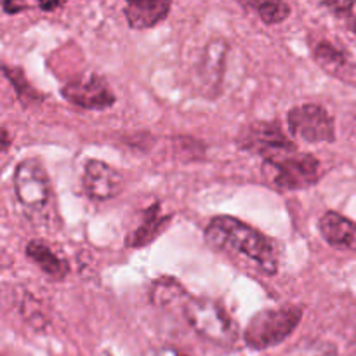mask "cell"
<instances>
[{"mask_svg":"<svg viewBox=\"0 0 356 356\" xmlns=\"http://www.w3.org/2000/svg\"><path fill=\"white\" fill-rule=\"evenodd\" d=\"M209 247L221 252H235L247 257L263 273H278V250L273 240L256 228L232 216H216L204 232Z\"/></svg>","mask_w":356,"mask_h":356,"instance_id":"1","label":"cell"},{"mask_svg":"<svg viewBox=\"0 0 356 356\" xmlns=\"http://www.w3.org/2000/svg\"><path fill=\"white\" fill-rule=\"evenodd\" d=\"M181 312L188 325L200 337L218 346H235L238 339V327L219 302L207 298L188 296L181 306Z\"/></svg>","mask_w":356,"mask_h":356,"instance_id":"2","label":"cell"},{"mask_svg":"<svg viewBox=\"0 0 356 356\" xmlns=\"http://www.w3.org/2000/svg\"><path fill=\"white\" fill-rule=\"evenodd\" d=\"M301 320V306L263 309L250 318L243 332V341L252 350H268V348L278 346L292 336Z\"/></svg>","mask_w":356,"mask_h":356,"instance_id":"3","label":"cell"},{"mask_svg":"<svg viewBox=\"0 0 356 356\" xmlns=\"http://www.w3.org/2000/svg\"><path fill=\"white\" fill-rule=\"evenodd\" d=\"M263 174L275 188L285 191L305 190L318 183L320 162L298 148L263 160Z\"/></svg>","mask_w":356,"mask_h":356,"instance_id":"4","label":"cell"},{"mask_svg":"<svg viewBox=\"0 0 356 356\" xmlns=\"http://www.w3.org/2000/svg\"><path fill=\"white\" fill-rule=\"evenodd\" d=\"M13 184L17 202L24 209L40 211L51 200V179L45 167L37 159H24L17 163Z\"/></svg>","mask_w":356,"mask_h":356,"instance_id":"5","label":"cell"},{"mask_svg":"<svg viewBox=\"0 0 356 356\" xmlns=\"http://www.w3.org/2000/svg\"><path fill=\"white\" fill-rule=\"evenodd\" d=\"M287 122L294 138L308 143L336 141V122L322 104L305 103L291 108Z\"/></svg>","mask_w":356,"mask_h":356,"instance_id":"6","label":"cell"},{"mask_svg":"<svg viewBox=\"0 0 356 356\" xmlns=\"http://www.w3.org/2000/svg\"><path fill=\"white\" fill-rule=\"evenodd\" d=\"M236 143L242 149L263 156V160L273 159V156L298 148L284 134L280 125L275 124V122H254V124H249L240 132Z\"/></svg>","mask_w":356,"mask_h":356,"instance_id":"7","label":"cell"},{"mask_svg":"<svg viewBox=\"0 0 356 356\" xmlns=\"http://www.w3.org/2000/svg\"><path fill=\"white\" fill-rule=\"evenodd\" d=\"M61 94L68 103L83 110H106L117 101L108 83L96 75L70 80L63 86Z\"/></svg>","mask_w":356,"mask_h":356,"instance_id":"8","label":"cell"},{"mask_svg":"<svg viewBox=\"0 0 356 356\" xmlns=\"http://www.w3.org/2000/svg\"><path fill=\"white\" fill-rule=\"evenodd\" d=\"M82 186L87 197L96 202H106L118 197L125 186V179L115 167L101 160H87L83 167Z\"/></svg>","mask_w":356,"mask_h":356,"instance_id":"9","label":"cell"},{"mask_svg":"<svg viewBox=\"0 0 356 356\" xmlns=\"http://www.w3.org/2000/svg\"><path fill=\"white\" fill-rule=\"evenodd\" d=\"M228 49V42L222 38H214L205 45L200 61L197 65V82L204 96L216 97L219 94L222 76H225Z\"/></svg>","mask_w":356,"mask_h":356,"instance_id":"10","label":"cell"},{"mask_svg":"<svg viewBox=\"0 0 356 356\" xmlns=\"http://www.w3.org/2000/svg\"><path fill=\"white\" fill-rule=\"evenodd\" d=\"M318 228L330 247L356 252V222L339 212L327 211L320 218Z\"/></svg>","mask_w":356,"mask_h":356,"instance_id":"11","label":"cell"},{"mask_svg":"<svg viewBox=\"0 0 356 356\" xmlns=\"http://www.w3.org/2000/svg\"><path fill=\"white\" fill-rule=\"evenodd\" d=\"M132 30H148L162 23L170 13L169 2H129L124 9Z\"/></svg>","mask_w":356,"mask_h":356,"instance_id":"12","label":"cell"},{"mask_svg":"<svg viewBox=\"0 0 356 356\" xmlns=\"http://www.w3.org/2000/svg\"><path fill=\"white\" fill-rule=\"evenodd\" d=\"M26 256L37 264L42 270V273L47 275L51 280H65L70 273V268L66 264L65 259L58 256L51 247L47 245L42 240H31L26 243V249H24Z\"/></svg>","mask_w":356,"mask_h":356,"instance_id":"13","label":"cell"},{"mask_svg":"<svg viewBox=\"0 0 356 356\" xmlns=\"http://www.w3.org/2000/svg\"><path fill=\"white\" fill-rule=\"evenodd\" d=\"M169 216H163L160 211V204H153L152 207L146 209L141 214V222L138 225V228L129 235L127 238V247H145L148 243H152L156 236L160 235L165 225L169 222Z\"/></svg>","mask_w":356,"mask_h":356,"instance_id":"14","label":"cell"},{"mask_svg":"<svg viewBox=\"0 0 356 356\" xmlns=\"http://www.w3.org/2000/svg\"><path fill=\"white\" fill-rule=\"evenodd\" d=\"M315 54L316 63H318L322 68H325L330 73H339L343 70H346L350 66V58H348V52L343 51L341 47H337L336 44L329 40H322L315 45Z\"/></svg>","mask_w":356,"mask_h":356,"instance_id":"15","label":"cell"},{"mask_svg":"<svg viewBox=\"0 0 356 356\" xmlns=\"http://www.w3.org/2000/svg\"><path fill=\"white\" fill-rule=\"evenodd\" d=\"M186 298V291L170 277L160 278L152 285V301L162 308H172L176 305L181 308Z\"/></svg>","mask_w":356,"mask_h":356,"instance_id":"16","label":"cell"},{"mask_svg":"<svg viewBox=\"0 0 356 356\" xmlns=\"http://www.w3.org/2000/svg\"><path fill=\"white\" fill-rule=\"evenodd\" d=\"M247 6L254 7L266 24L284 23L291 16V6L287 2H249Z\"/></svg>","mask_w":356,"mask_h":356,"instance_id":"17","label":"cell"},{"mask_svg":"<svg viewBox=\"0 0 356 356\" xmlns=\"http://www.w3.org/2000/svg\"><path fill=\"white\" fill-rule=\"evenodd\" d=\"M3 75H6V79L10 80V86L16 89L21 103L30 104L31 101H40V94L24 80L23 72H19V68H10V66L3 65Z\"/></svg>","mask_w":356,"mask_h":356,"instance_id":"18","label":"cell"},{"mask_svg":"<svg viewBox=\"0 0 356 356\" xmlns=\"http://www.w3.org/2000/svg\"><path fill=\"white\" fill-rule=\"evenodd\" d=\"M323 7L334 10V14H351L355 2H323Z\"/></svg>","mask_w":356,"mask_h":356,"instance_id":"19","label":"cell"},{"mask_svg":"<svg viewBox=\"0 0 356 356\" xmlns=\"http://www.w3.org/2000/svg\"><path fill=\"white\" fill-rule=\"evenodd\" d=\"M149 356H186V355L181 353L179 350H176V348L172 346H163V348H159V350L152 351Z\"/></svg>","mask_w":356,"mask_h":356,"instance_id":"20","label":"cell"},{"mask_svg":"<svg viewBox=\"0 0 356 356\" xmlns=\"http://www.w3.org/2000/svg\"><path fill=\"white\" fill-rule=\"evenodd\" d=\"M28 6H24V3H13V2H6L3 3V10H6L7 14H16L19 13V10L26 9Z\"/></svg>","mask_w":356,"mask_h":356,"instance_id":"21","label":"cell"},{"mask_svg":"<svg viewBox=\"0 0 356 356\" xmlns=\"http://www.w3.org/2000/svg\"><path fill=\"white\" fill-rule=\"evenodd\" d=\"M65 6V2H49V3H38V9L42 10H54L59 9V7Z\"/></svg>","mask_w":356,"mask_h":356,"instance_id":"22","label":"cell"},{"mask_svg":"<svg viewBox=\"0 0 356 356\" xmlns=\"http://www.w3.org/2000/svg\"><path fill=\"white\" fill-rule=\"evenodd\" d=\"M9 145H10L9 134H7V129L3 127V129H2V152H3V153L7 152V148H9Z\"/></svg>","mask_w":356,"mask_h":356,"instance_id":"23","label":"cell"},{"mask_svg":"<svg viewBox=\"0 0 356 356\" xmlns=\"http://www.w3.org/2000/svg\"><path fill=\"white\" fill-rule=\"evenodd\" d=\"M351 30H353L355 33H356V17H355L353 21H351Z\"/></svg>","mask_w":356,"mask_h":356,"instance_id":"24","label":"cell"}]
</instances>
